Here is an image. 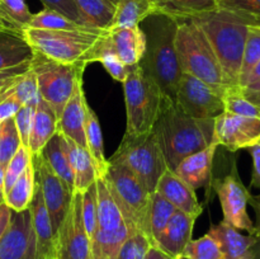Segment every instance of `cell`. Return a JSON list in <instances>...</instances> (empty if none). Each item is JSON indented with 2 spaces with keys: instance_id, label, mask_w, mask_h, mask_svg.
Returning <instances> with one entry per match:
<instances>
[{
  "instance_id": "obj_61",
  "label": "cell",
  "mask_w": 260,
  "mask_h": 259,
  "mask_svg": "<svg viewBox=\"0 0 260 259\" xmlns=\"http://www.w3.org/2000/svg\"><path fill=\"white\" fill-rule=\"evenodd\" d=\"M108 2H111L113 5H117V3H118V0H108Z\"/></svg>"
},
{
  "instance_id": "obj_18",
  "label": "cell",
  "mask_w": 260,
  "mask_h": 259,
  "mask_svg": "<svg viewBox=\"0 0 260 259\" xmlns=\"http://www.w3.org/2000/svg\"><path fill=\"white\" fill-rule=\"evenodd\" d=\"M196 218L177 210L160 235L156 245L172 259H183L187 244L192 240Z\"/></svg>"
},
{
  "instance_id": "obj_53",
  "label": "cell",
  "mask_w": 260,
  "mask_h": 259,
  "mask_svg": "<svg viewBox=\"0 0 260 259\" xmlns=\"http://www.w3.org/2000/svg\"><path fill=\"white\" fill-rule=\"evenodd\" d=\"M12 215L13 211L10 210L9 206L7 203H2L0 205V239L5 234L8 226H9L10 220H12Z\"/></svg>"
},
{
  "instance_id": "obj_35",
  "label": "cell",
  "mask_w": 260,
  "mask_h": 259,
  "mask_svg": "<svg viewBox=\"0 0 260 259\" xmlns=\"http://www.w3.org/2000/svg\"><path fill=\"white\" fill-rule=\"evenodd\" d=\"M29 28H40V29H56V30H89L98 29V28H90L86 25H81L74 20L69 19L61 13L50 8H43L41 12L36 13L30 18L28 24ZM27 27V28H28Z\"/></svg>"
},
{
  "instance_id": "obj_32",
  "label": "cell",
  "mask_w": 260,
  "mask_h": 259,
  "mask_svg": "<svg viewBox=\"0 0 260 259\" xmlns=\"http://www.w3.org/2000/svg\"><path fill=\"white\" fill-rule=\"evenodd\" d=\"M36 189V175L33 163L28 165L27 169L23 172L13 184V187L5 193V203L14 212L28 210L33 200Z\"/></svg>"
},
{
  "instance_id": "obj_30",
  "label": "cell",
  "mask_w": 260,
  "mask_h": 259,
  "mask_svg": "<svg viewBox=\"0 0 260 259\" xmlns=\"http://www.w3.org/2000/svg\"><path fill=\"white\" fill-rule=\"evenodd\" d=\"M131 231L127 225L114 230H101L96 228L93 238L90 239L91 256L93 259H114L121 249L122 244L129 236Z\"/></svg>"
},
{
  "instance_id": "obj_9",
  "label": "cell",
  "mask_w": 260,
  "mask_h": 259,
  "mask_svg": "<svg viewBox=\"0 0 260 259\" xmlns=\"http://www.w3.org/2000/svg\"><path fill=\"white\" fill-rule=\"evenodd\" d=\"M30 66L37 79L41 99L51 106L58 118L73 95L78 81L83 79L86 66L61 63L37 52H35Z\"/></svg>"
},
{
  "instance_id": "obj_59",
  "label": "cell",
  "mask_w": 260,
  "mask_h": 259,
  "mask_svg": "<svg viewBox=\"0 0 260 259\" xmlns=\"http://www.w3.org/2000/svg\"><path fill=\"white\" fill-rule=\"evenodd\" d=\"M249 259H260V238H255V241L250 248V258Z\"/></svg>"
},
{
  "instance_id": "obj_8",
  "label": "cell",
  "mask_w": 260,
  "mask_h": 259,
  "mask_svg": "<svg viewBox=\"0 0 260 259\" xmlns=\"http://www.w3.org/2000/svg\"><path fill=\"white\" fill-rule=\"evenodd\" d=\"M108 160L128 168L151 195L156 189L162 173L168 169L154 130L141 135L124 134L121 145Z\"/></svg>"
},
{
  "instance_id": "obj_11",
  "label": "cell",
  "mask_w": 260,
  "mask_h": 259,
  "mask_svg": "<svg viewBox=\"0 0 260 259\" xmlns=\"http://www.w3.org/2000/svg\"><path fill=\"white\" fill-rule=\"evenodd\" d=\"M53 259H93L81 208V193L74 192L66 215L55 236Z\"/></svg>"
},
{
  "instance_id": "obj_2",
  "label": "cell",
  "mask_w": 260,
  "mask_h": 259,
  "mask_svg": "<svg viewBox=\"0 0 260 259\" xmlns=\"http://www.w3.org/2000/svg\"><path fill=\"white\" fill-rule=\"evenodd\" d=\"M185 20H190L202 29L230 83L240 86L241 60L249 28L260 25V20L217 8L193 14Z\"/></svg>"
},
{
  "instance_id": "obj_4",
  "label": "cell",
  "mask_w": 260,
  "mask_h": 259,
  "mask_svg": "<svg viewBox=\"0 0 260 259\" xmlns=\"http://www.w3.org/2000/svg\"><path fill=\"white\" fill-rule=\"evenodd\" d=\"M174 41L183 73L205 81L221 93L234 88L212 46L198 25L190 20L177 22Z\"/></svg>"
},
{
  "instance_id": "obj_6",
  "label": "cell",
  "mask_w": 260,
  "mask_h": 259,
  "mask_svg": "<svg viewBox=\"0 0 260 259\" xmlns=\"http://www.w3.org/2000/svg\"><path fill=\"white\" fill-rule=\"evenodd\" d=\"M108 161V170L104 179L123 216L127 228L131 233L140 231L150 239L151 193L147 192L144 184L128 168L121 163Z\"/></svg>"
},
{
  "instance_id": "obj_47",
  "label": "cell",
  "mask_w": 260,
  "mask_h": 259,
  "mask_svg": "<svg viewBox=\"0 0 260 259\" xmlns=\"http://www.w3.org/2000/svg\"><path fill=\"white\" fill-rule=\"evenodd\" d=\"M35 109L36 107L33 106H22L19 111L13 117L15 127L18 130V134H19L20 141H22V145H24V146H28V142H29L33 118H35Z\"/></svg>"
},
{
  "instance_id": "obj_14",
  "label": "cell",
  "mask_w": 260,
  "mask_h": 259,
  "mask_svg": "<svg viewBox=\"0 0 260 259\" xmlns=\"http://www.w3.org/2000/svg\"><path fill=\"white\" fill-rule=\"evenodd\" d=\"M212 141L233 152L249 149L260 142V118L223 112L215 118Z\"/></svg>"
},
{
  "instance_id": "obj_15",
  "label": "cell",
  "mask_w": 260,
  "mask_h": 259,
  "mask_svg": "<svg viewBox=\"0 0 260 259\" xmlns=\"http://www.w3.org/2000/svg\"><path fill=\"white\" fill-rule=\"evenodd\" d=\"M0 259H37V245L29 210L14 212L0 239Z\"/></svg>"
},
{
  "instance_id": "obj_21",
  "label": "cell",
  "mask_w": 260,
  "mask_h": 259,
  "mask_svg": "<svg viewBox=\"0 0 260 259\" xmlns=\"http://www.w3.org/2000/svg\"><path fill=\"white\" fill-rule=\"evenodd\" d=\"M109 41L119 58L128 68L140 63L146 52L147 37L140 25L109 29Z\"/></svg>"
},
{
  "instance_id": "obj_50",
  "label": "cell",
  "mask_w": 260,
  "mask_h": 259,
  "mask_svg": "<svg viewBox=\"0 0 260 259\" xmlns=\"http://www.w3.org/2000/svg\"><path fill=\"white\" fill-rule=\"evenodd\" d=\"M20 107H22V104L18 102V99L13 96L12 88H9L0 96V122L14 117V114L19 111Z\"/></svg>"
},
{
  "instance_id": "obj_57",
  "label": "cell",
  "mask_w": 260,
  "mask_h": 259,
  "mask_svg": "<svg viewBox=\"0 0 260 259\" xmlns=\"http://www.w3.org/2000/svg\"><path fill=\"white\" fill-rule=\"evenodd\" d=\"M5 203V168L0 165V205Z\"/></svg>"
},
{
  "instance_id": "obj_7",
  "label": "cell",
  "mask_w": 260,
  "mask_h": 259,
  "mask_svg": "<svg viewBox=\"0 0 260 259\" xmlns=\"http://www.w3.org/2000/svg\"><path fill=\"white\" fill-rule=\"evenodd\" d=\"M126 103V134L141 135L154 130L160 113L162 94L141 66H131L123 83Z\"/></svg>"
},
{
  "instance_id": "obj_16",
  "label": "cell",
  "mask_w": 260,
  "mask_h": 259,
  "mask_svg": "<svg viewBox=\"0 0 260 259\" xmlns=\"http://www.w3.org/2000/svg\"><path fill=\"white\" fill-rule=\"evenodd\" d=\"M155 190L169 201L177 210L192 216L196 220L202 215L203 206L198 201L196 189L185 183L174 170L168 168L162 173Z\"/></svg>"
},
{
  "instance_id": "obj_23",
  "label": "cell",
  "mask_w": 260,
  "mask_h": 259,
  "mask_svg": "<svg viewBox=\"0 0 260 259\" xmlns=\"http://www.w3.org/2000/svg\"><path fill=\"white\" fill-rule=\"evenodd\" d=\"M65 137L66 150L70 160L71 170L74 175V192H85L93 183H95L96 170L93 159L85 147L80 146L69 137Z\"/></svg>"
},
{
  "instance_id": "obj_17",
  "label": "cell",
  "mask_w": 260,
  "mask_h": 259,
  "mask_svg": "<svg viewBox=\"0 0 260 259\" xmlns=\"http://www.w3.org/2000/svg\"><path fill=\"white\" fill-rule=\"evenodd\" d=\"M86 96L83 88V79L78 81L73 95L66 103L62 113L58 117L57 131L69 137L80 146L85 147V104Z\"/></svg>"
},
{
  "instance_id": "obj_42",
  "label": "cell",
  "mask_w": 260,
  "mask_h": 259,
  "mask_svg": "<svg viewBox=\"0 0 260 259\" xmlns=\"http://www.w3.org/2000/svg\"><path fill=\"white\" fill-rule=\"evenodd\" d=\"M151 245V241L145 234L135 231L124 240L114 259H144Z\"/></svg>"
},
{
  "instance_id": "obj_5",
  "label": "cell",
  "mask_w": 260,
  "mask_h": 259,
  "mask_svg": "<svg viewBox=\"0 0 260 259\" xmlns=\"http://www.w3.org/2000/svg\"><path fill=\"white\" fill-rule=\"evenodd\" d=\"M162 22L147 37V47L139 65L154 81L161 94L175 102L178 84L182 76L177 48L175 30L177 22L161 15Z\"/></svg>"
},
{
  "instance_id": "obj_48",
  "label": "cell",
  "mask_w": 260,
  "mask_h": 259,
  "mask_svg": "<svg viewBox=\"0 0 260 259\" xmlns=\"http://www.w3.org/2000/svg\"><path fill=\"white\" fill-rule=\"evenodd\" d=\"M41 3H42L45 8H50V9L56 10V12L61 13L65 17H68L69 19L79 23V24L86 25L85 20H84L81 13L79 12L78 7L74 3V0H41ZM86 27H89V25H86Z\"/></svg>"
},
{
  "instance_id": "obj_39",
  "label": "cell",
  "mask_w": 260,
  "mask_h": 259,
  "mask_svg": "<svg viewBox=\"0 0 260 259\" xmlns=\"http://www.w3.org/2000/svg\"><path fill=\"white\" fill-rule=\"evenodd\" d=\"M183 259H223L217 240L210 234L190 240L183 251Z\"/></svg>"
},
{
  "instance_id": "obj_40",
  "label": "cell",
  "mask_w": 260,
  "mask_h": 259,
  "mask_svg": "<svg viewBox=\"0 0 260 259\" xmlns=\"http://www.w3.org/2000/svg\"><path fill=\"white\" fill-rule=\"evenodd\" d=\"M96 62H101L103 68L107 70V73L112 76V79L119 81V83H123L124 79L128 75L129 68L119 58L116 51L113 50L111 41H109V35L107 36L103 45H102Z\"/></svg>"
},
{
  "instance_id": "obj_38",
  "label": "cell",
  "mask_w": 260,
  "mask_h": 259,
  "mask_svg": "<svg viewBox=\"0 0 260 259\" xmlns=\"http://www.w3.org/2000/svg\"><path fill=\"white\" fill-rule=\"evenodd\" d=\"M223 106L225 112L229 113L260 118V109L244 95L243 88L240 86H234L223 93Z\"/></svg>"
},
{
  "instance_id": "obj_49",
  "label": "cell",
  "mask_w": 260,
  "mask_h": 259,
  "mask_svg": "<svg viewBox=\"0 0 260 259\" xmlns=\"http://www.w3.org/2000/svg\"><path fill=\"white\" fill-rule=\"evenodd\" d=\"M30 63L28 62L24 65L17 66V68L7 69V70L0 71V96L5 93L9 88H12L22 75H24L30 69Z\"/></svg>"
},
{
  "instance_id": "obj_33",
  "label": "cell",
  "mask_w": 260,
  "mask_h": 259,
  "mask_svg": "<svg viewBox=\"0 0 260 259\" xmlns=\"http://www.w3.org/2000/svg\"><path fill=\"white\" fill-rule=\"evenodd\" d=\"M157 14L165 15L175 22L206 10L215 9V0H155Z\"/></svg>"
},
{
  "instance_id": "obj_34",
  "label": "cell",
  "mask_w": 260,
  "mask_h": 259,
  "mask_svg": "<svg viewBox=\"0 0 260 259\" xmlns=\"http://www.w3.org/2000/svg\"><path fill=\"white\" fill-rule=\"evenodd\" d=\"M177 208L165 200L159 192L155 190L151 195V206H150V240L152 245H156V241L159 240L160 235L167 228L168 222L174 215Z\"/></svg>"
},
{
  "instance_id": "obj_26",
  "label": "cell",
  "mask_w": 260,
  "mask_h": 259,
  "mask_svg": "<svg viewBox=\"0 0 260 259\" xmlns=\"http://www.w3.org/2000/svg\"><path fill=\"white\" fill-rule=\"evenodd\" d=\"M155 14H157V8L152 0H118L111 29L137 27Z\"/></svg>"
},
{
  "instance_id": "obj_41",
  "label": "cell",
  "mask_w": 260,
  "mask_h": 259,
  "mask_svg": "<svg viewBox=\"0 0 260 259\" xmlns=\"http://www.w3.org/2000/svg\"><path fill=\"white\" fill-rule=\"evenodd\" d=\"M12 94L15 99H18V102L22 106L37 107V104L41 102V95L40 91H38L37 79H36L35 73H33L32 66L12 86Z\"/></svg>"
},
{
  "instance_id": "obj_55",
  "label": "cell",
  "mask_w": 260,
  "mask_h": 259,
  "mask_svg": "<svg viewBox=\"0 0 260 259\" xmlns=\"http://www.w3.org/2000/svg\"><path fill=\"white\" fill-rule=\"evenodd\" d=\"M144 259H172V258H170L169 255H167L162 250H160L157 246L151 245L149 248V250H147L146 255H145Z\"/></svg>"
},
{
  "instance_id": "obj_58",
  "label": "cell",
  "mask_w": 260,
  "mask_h": 259,
  "mask_svg": "<svg viewBox=\"0 0 260 259\" xmlns=\"http://www.w3.org/2000/svg\"><path fill=\"white\" fill-rule=\"evenodd\" d=\"M243 93L244 95L251 102V103L255 104V106L260 109V91H249V90H245V89H243Z\"/></svg>"
},
{
  "instance_id": "obj_20",
  "label": "cell",
  "mask_w": 260,
  "mask_h": 259,
  "mask_svg": "<svg viewBox=\"0 0 260 259\" xmlns=\"http://www.w3.org/2000/svg\"><path fill=\"white\" fill-rule=\"evenodd\" d=\"M218 145L212 141L201 151L189 155L179 163L174 172L193 189L210 185L212 180V165Z\"/></svg>"
},
{
  "instance_id": "obj_31",
  "label": "cell",
  "mask_w": 260,
  "mask_h": 259,
  "mask_svg": "<svg viewBox=\"0 0 260 259\" xmlns=\"http://www.w3.org/2000/svg\"><path fill=\"white\" fill-rule=\"evenodd\" d=\"M86 25L109 30L114 19L116 5L108 0H74Z\"/></svg>"
},
{
  "instance_id": "obj_22",
  "label": "cell",
  "mask_w": 260,
  "mask_h": 259,
  "mask_svg": "<svg viewBox=\"0 0 260 259\" xmlns=\"http://www.w3.org/2000/svg\"><path fill=\"white\" fill-rule=\"evenodd\" d=\"M208 234L217 240L223 259L250 258V248L255 241L254 235H243L240 230L223 220L217 225H211Z\"/></svg>"
},
{
  "instance_id": "obj_45",
  "label": "cell",
  "mask_w": 260,
  "mask_h": 259,
  "mask_svg": "<svg viewBox=\"0 0 260 259\" xmlns=\"http://www.w3.org/2000/svg\"><path fill=\"white\" fill-rule=\"evenodd\" d=\"M0 5H2L5 14L15 24L19 25L22 29L28 27L33 14L30 13L25 0H0Z\"/></svg>"
},
{
  "instance_id": "obj_29",
  "label": "cell",
  "mask_w": 260,
  "mask_h": 259,
  "mask_svg": "<svg viewBox=\"0 0 260 259\" xmlns=\"http://www.w3.org/2000/svg\"><path fill=\"white\" fill-rule=\"evenodd\" d=\"M41 154L47 160L51 169L74 190V175L73 170H71L63 135L58 131L56 132L55 136L43 147Z\"/></svg>"
},
{
  "instance_id": "obj_36",
  "label": "cell",
  "mask_w": 260,
  "mask_h": 259,
  "mask_svg": "<svg viewBox=\"0 0 260 259\" xmlns=\"http://www.w3.org/2000/svg\"><path fill=\"white\" fill-rule=\"evenodd\" d=\"M260 60V25H250L244 46L239 85L243 88L250 71Z\"/></svg>"
},
{
  "instance_id": "obj_37",
  "label": "cell",
  "mask_w": 260,
  "mask_h": 259,
  "mask_svg": "<svg viewBox=\"0 0 260 259\" xmlns=\"http://www.w3.org/2000/svg\"><path fill=\"white\" fill-rule=\"evenodd\" d=\"M22 146L19 134L15 127L14 118L0 122V165L5 168L18 149Z\"/></svg>"
},
{
  "instance_id": "obj_52",
  "label": "cell",
  "mask_w": 260,
  "mask_h": 259,
  "mask_svg": "<svg viewBox=\"0 0 260 259\" xmlns=\"http://www.w3.org/2000/svg\"><path fill=\"white\" fill-rule=\"evenodd\" d=\"M0 32L3 33H10V35L23 36V29L19 25L15 24L3 10L2 5H0Z\"/></svg>"
},
{
  "instance_id": "obj_43",
  "label": "cell",
  "mask_w": 260,
  "mask_h": 259,
  "mask_svg": "<svg viewBox=\"0 0 260 259\" xmlns=\"http://www.w3.org/2000/svg\"><path fill=\"white\" fill-rule=\"evenodd\" d=\"M30 163H32V154L29 147L22 145L5 167V193L13 187V184L17 182L18 178L23 174Z\"/></svg>"
},
{
  "instance_id": "obj_12",
  "label": "cell",
  "mask_w": 260,
  "mask_h": 259,
  "mask_svg": "<svg viewBox=\"0 0 260 259\" xmlns=\"http://www.w3.org/2000/svg\"><path fill=\"white\" fill-rule=\"evenodd\" d=\"M175 103L197 119H215L225 112L223 93L187 73L180 76Z\"/></svg>"
},
{
  "instance_id": "obj_13",
  "label": "cell",
  "mask_w": 260,
  "mask_h": 259,
  "mask_svg": "<svg viewBox=\"0 0 260 259\" xmlns=\"http://www.w3.org/2000/svg\"><path fill=\"white\" fill-rule=\"evenodd\" d=\"M32 163L35 167L36 182L42 192L43 201L52 223L53 234L56 236L71 202L74 190L51 169L42 154L32 155Z\"/></svg>"
},
{
  "instance_id": "obj_19",
  "label": "cell",
  "mask_w": 260,
  "mask_h": 259,
  "mask_svg": "<svg viewBox=\"0 0 260 259\" xmlns=\"http://www.w3.org/2000/svg\"><path fill=\"white\" fill-rule=\"evenodd\" d=\"M32 217L33 230L36 235V245H37V259H53L55 250V234H53L52 223L47 207L43 201L42 192L36 182V189L33 200L28 207Z\"/></svg>"
},
{
  "instance_id": "obj_28",
  "label": "cell",
  "mask_w": 260,
  "mask_h": 259,
  "mask_svg": "<svg viewBox=\"0 0 260 259\" xmlns=\"http://www.w3.org/2000/svg\"><path fill=\"white\" fill-rule=\"evenodd\" d=\"M35 51L23 36L0 32V71L32 62Z\"/></svg>"
},
{
  "instance_id": "obj_60",
  "label": "cell",
  "mask_w": 260,
  "mask_h": 259,
  "mask_svg": "<svg viewBox=\"0 0 260 259\" xmlns=\"http://www.w3.org/2000/svg\"><path fill=\"white\" fill-rule=\"evenodd\" d=\"M245 90H249V91H260V81H255V83L253 84H249V85H246Z\"/></svg>"
},
{
  "instance_id": "obj_54",
  "label": "cell",
  "mask_w": 260,
  "mask_h": 259,
  "mask_svg": "<svg viewBox=\"0 0 260 259\" xmlns=\"http://www.w3.org/2000/svg\"><path fill=\"white\" fill-rule=\"evenodd\" d=\"M249 205L254 208L255 211L256 220L255 223H254V233L253 235L255 238H260V193L256 196H250V200H249Z\"/></svg>"
},
{
  "instance_id": "obj_24",
  "label": "cell",
  "mask_w": 260,
  "mask_h": 259,
  "mask_svg": "<svg viewBox=\"0 0 260 259\" xmlns=\"http://www.w3.org/2000/svg\"><path fill=\"white\" fill-rule=\"evenodd\" d=\"M57 121L58 118L55 111L41 99L35 109V118L28 142L30 154L37 155L42 152L43 147L57 132Z\"/></svg>"
},
{
  "instance_id": "obj_44",
  "label": "cell",
  "mask_w": 260,
  "mask_h": 259,
  "mask_svg": "<svg viewBox=\"0 0 260 259\" xmlns=\"http://www.w3.org/2000/svg\"><path fill=\"white\" fill-rule=\"evenodd\" d=\"M81 208L83 220L89 239L93 238L98 223H96V184L93 183L85 192L81 193Z\"/></svg>"
},
{
  "instance_id": "obj_46",
  "label": "cell",
  "mask_w": 260,
  "mask_h": 259,
  "mask_svg": "<svg viewBox=\"0 0 260 259\" xmlns=\"http://www.w3.org/2000/svg\"><path fill=\"white\" fill-rule=\"evenodd\" d=\"M215 7L260 20V0H215Z\"/></svg>"
},
{
  "instance_id": "obj_56",
  "label": "cell",
  "mask_w": 260,
  "mask_h": 259,
  "mask_svg": "<svg viewBox=\"0 0 260 259\" xmlns=\"http://www.w3.org/2000/svg\"><path fill=\"white\" fill-rule=\"evenodd\" d=\"M255 81H260V60L259 62L254 66L253 70L250 71V74H249V76L246 78V81L245 84H244L243 88H245V86L249 85V84L255 83Z\"/></svg>"
},
{
  "instance_id": "obj_62",
  "label": "cell",
  "mask_w": 260,
  "mask_h": 259,
  "mask_svg": "<svg viewBox=\"0 0 260 259\" xmlns=\"http://www.w3.org/2000/svg\"><path fill=\"white\" fill-rule=\"evenodd\" d=\"M152 2H154V3H155V0H152Z\"/></svg>"
},
{
  "instance_id": "obj_51",
  "label": "cell",
  "mask_w": 260,
  "mask_h": 259,
  "mask_svg": "<svg viewBox=\"0 0 260 259\" xmlns=\"http://www.w3.org/2000/svg\"><path fill=\"white\" fill-rule=\"evenodd\" d=\"M249 152L253 159V173H251L250 185L254 188H260V142L249 147Z\"/></svg>"
},
{
  "instance_id": "obj_27",
  "label": "cell",
  "mask_w": 260,
  "mask_h": 259,
  "mask_svg": "<svg viewBox=\"0 0 260 259\" xmlns=\"http://www.w3.org/2000/svg\"><path fill=\"white\" fill-rule=\"evenodd\" d=\"M96 223L101 230H114L124 225V218L107 185L106 179L96 178Z\"/></svg>"
},
{
  "instance_id": "obj_1",
  "label": "cell",
  "mask_w": 260,
  "mask_h": 259,
  "mask_svg": "<svg viewBox=\"0 0 260 259\" xmlns=\"http://www.w3.org/2000/svg\"><path fill=\"white\" fill-rule=\"evenodd\" d=\"M215 119L188 116L172 99L162 96L154 126L168 168L174 170L183 159L212 144Z\"/></svg>"
},
{
  "instance_id": "obj_3",
  "label": "cell",
  "mask_w": 260,
  "mask_h": 259,
  "mask_svg": "<svg viewBox=\"0 0 260 259\" xmlns=\"http://www.w3.org/2000/svg\"><path fill=\"white\" fill-rule=\"evenodd\" d=\"M109 30H56L24 28L23 38L33 51L50 60L70 65L96 62Z\"/></svg>"
},
{
  "instance_id": "obj_10",
  "label": "cell",
  "mask_w": 260,
  "mask_h": 259,
  "mask_svg": "<svg viewBox=\"0 0 260 259\" xmlns=\"http://www.w3.org/2000/svg\"><path fill=\"white\" fill-rule=\"evenodd\" d=\"M210 185L220 200L223 221L238 230L248 231L253 235L254 222L248 213V205L251 195L241 182L235 163L228 175L212 179Z\"/></svg>"
},
{
  "instance_id": "obj_25",
  "label": "cell",
  "mask_w": 260,
  "mask_h": 259,
  "mask_svg": "<svg viewBox=\"0 0 260 259\" xmlns=\"http://www.w3.org/2000/svg\"><path fill=\"white\" fill-rule=\"evenodd\" d=\"M85 144L86 150L90 154L93 159L94 167H95L96 175L98 178L106 177L107 170H108L109 161L104 154V142L103 134H102V127L99 123L98 116L95 112L91 109L89 103L85 104Z\"/></svg>"
}]
</instances>
